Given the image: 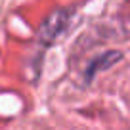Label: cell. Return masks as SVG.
<instances>
[{
    "label": "cell",
    "instance_id": "1",
    "mask_svg": "<svg viewBox=\"0 0 130 130\" xmlns=\"http://www.w3.org/2000/svg\"><path fill=\"white\" fill-rule=\"evenodd\" d=\"M71 17H73V10L69 8H56L42 19L37 31V42L42 46H52L57 42V38L69 29Z\"/></svg>",
    "mask_w": 130,
    "mask_h": 130
},
{
    "label": "cell",
    "instance_id": "2",
    "mask_svg": "<svg viewBox=\"0 0 130 130\" xmlns=\"http://www.w3.org/2000/svg\"><path fill=\"white\" fill-rule=\"evenodd\" d=\"M122 59V54L121 52H105V54H100V56L96 57V59L92 61V63L88 65V78H92L96 73H102V71L109 69V67H113L115 63H119V61Z\"/></svg>",
    "mask_w": 130,
    "mask_h": 130
}]
</instances>
